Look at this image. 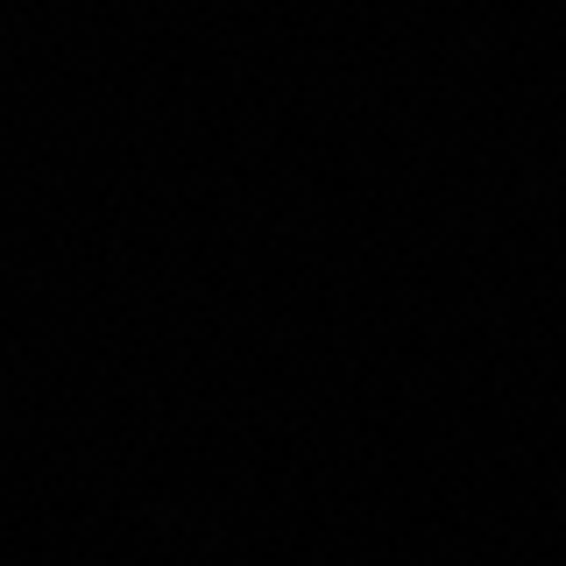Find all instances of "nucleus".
I'll return each mask as SVG.
<instances>
[]
</instances>
